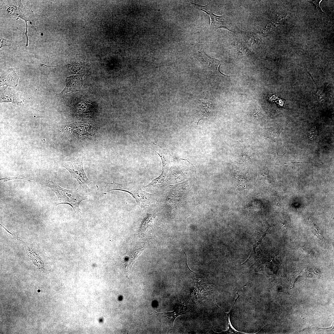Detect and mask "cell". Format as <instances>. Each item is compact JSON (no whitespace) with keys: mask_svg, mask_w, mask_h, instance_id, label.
Listing matches in <instances>:
<instances>
[{"mask_svg":"<svg viewBox=\"0 0 334 334\" xmlns=\"http://www.w3.org/2000/svg\"><path fill=\"white\" fill-rule=\"evenodd\" d=\"M7 11L11 15L20 18L25 21L26 27L25 32H24L19 28L17 27L16 28L25 35L27 38L25 47H27L28 46V39L27 35L28 27L27 22L29 21L32 28L35 31H37L36 25V18L33 11L32 10L31 8H28L24 7L21 1H20L19 2L18 6L14 5L9 6Z\"/></svg>","mask_w":334,"mask_h":334,"instance_id":"cell-6","label":"cell"},{"mask_svg":"<svg viewBox=\"0 0 334 334\" xmlns=\"http://www.w3.org/2000/svg\"><path fill=\"white\" fill-rule=\"evenodd\" d=\"M19 77L13 69H9L0 75V86L6 85L13 88L16 87Z\"/></svg>","mask_w":334,"mask_h":334,"instance_id":"cell-11","label":"cell"},{"mask_svg":"<svg viewBox=\"0 0 334 334\" xmlns=\"http://www.w3.org/2000/svg\"><path fill=\"white\" fill-rule=\"evenodd\" d=\"M322 0H312L309 2L314 4L316 6V9L318 12L321 14H322L324 12L322 10L321 7L320 6V3Z\"/></svg>","mask_w":334,"mask_h":334,"instance_id":"cell-20","label":"cell"},{"mask_svg":"<svg viewBox=\"0 0 334 334\" xmlns=\"http://www.w3.org/2000/svg\"><path fill=\"white\" fill-rule=\"evenodd\" d=\"M104 190L106 192L115 190L127 192L135 199L141 208L148 206L154 202L153 195L143 191L140 185L136 182L118 183L114 182L107 183Z\"/></svg>","mask_w":334,"mask_h":334,"instance_id":"cell-1","label":"cell"},{"mask_svg":"<svg viewBox=\"0 0 334 334\" xmlns=\"http://www.w3.org/2000/svg\"><path fill=\"white\" fill-rule=\"evenodd\" d=\"M194 56L200 62L206 71L211 73H216L225 75L220 71L219 69L221 62L208 55L202 48H199L196 51Z\"/></svg>","mask_w":334,"mask_h":334,"instance_id":"cell-7","label":"cell"},{"mask_svg":"<svg viewBox=\"0 0 334 334\" xmlns=\"http://www.w3.org/2000/svg\"><path fill=\"white\" fill-rule=\"evenodd\" d=\"M83 156L70 162H62L61 166L65 168L70 173L72 177L78 182L83 190L86 192H90L89 186L91 182L84 172L83 165Z\"/></svg>","mask_w":334,"mask_h":334,"instance_id":"cell-3","label":"cell"},{"mask_svg":"<svg viewBox=\"0 0 334 334\" xmlns=\"http://www.w3.org/2000/svg\"><path fill=\"white\" fill-rule=\"evenodd\" d=\"M82 83L81 75H73L68 77L66 79V86L59 95L63 96L68 93L79 91L81 87Z\"/></svg>","mask_w":334,"mask_h":334,"instance_id":"cell-10","label":"cell"},{"mask_svg":"<svg viewBox=\"0 0 334 334\" xmlns=\"http://www.w3.org/2000/svg\"><path fill=\"white\" fill-rule=\"evenodd\" d=\"M318 133V131L316 128L313 127L308 132L307 138L310 140H314L317 136Z\"/></svg>","mask_w":334,"mask_h":334,"instance_id":"cell-17","label":"cell"},{"mask_svg":"<svg viewBox=\"0 0 334 334\" xmlns=\"http://www.w3.org/2000/svg\"><path fill=\"white\" fill-rule=\"evenodd\" d=\"M266 231L262 226L261 228H258L254 235L253 249L251 256L255 253V250L258 246L260 244L261 242L266 234Z\"/></svg>","mask_w":334,"mask_h":334,"instance_id":"cell-16","label":"cell"},{"mask_svg":"<svg viewBox=\"0 0 334 334\" xmlns=\"http://www.w3.org/2000/svg\"><path fill=\"white\" fill-rule=\"evenodd\" d=\"M11 102L19 105H24V101L12 88L3 87L0 89V103Z\"/></svg>","mask_w":334,"mask_h":334,"instance_id":"cell-9","label":"cell"},{"mask_svg":"<svg viewBox=\"0 0 334 334\" xmlns=\"http://www.w3.org/2000/svg\"><path fill=\"white\" fill-rule=\"evenodd\" d=\"M46 184L47 186L57 197L56 206L67 204L71 207L76 213L81 214L79 205L82 201L87 199L86 196L80 195L77 190L64 189L51 181L48 180Z\"/></svg>","mask_w":334,"mask_h":334,"instance_id":"cell-2","label":"cell"},{"mask_svg":"<svg viewBox=\"0 0 334 334\" xmlns=\"http://www.w3.org/2000/svg\"><path fill=\"white\" fill-rule=\"evenodd\" d=\"M201 10L206 13L209 16L211 19L210 26L211 28L216 30L219 28H223L226 29L229 31H232L229 29V23L224 17L214 15L211 9L210 12L201 9Z\"/></svg>","mask_w":334,"mask_h":334,"instance_id":"cell-13","label":"cell"},{"mask_svg":"<svg viewBox=\"0 0 334 334\" xmlns=\"http://www.w3.org/2000/svg\"><path fill=\"white\" fill-rule=\"evenodd\" d=\"M189 302V301L187 300L185 302L184 301L180 304H178L172 312L160 313L155 311L150 314H154L158 316H161L167 318L171 321L173 324L174 320L177 317L180 315L185 314L189 311L191 307Z\"/></svg>","mask_w":334,"mask_h":334,"instance_id":"cell-8","label":"cell"},{"mask_svg":"<svg viewBox=\"0 0 334 334\" xmlns=\"http://www.w3.org/2000/svg\"><path fill=\"white\" fill-rule=\"evenodd\" d=\"M155 216L153 215H148L142 223L138 233L139 236H144L150 229L154 223Z\"/></svg>","mask_w":334,"mask_h":334,"instance_id":"cell-15","label":"cell"},{"mask_svg":"<svg viewBox=\"0 0 334 334\" xmlns=\"http://www.w3.org/2000/svg\"><path fill=\"white\" fill-rule=\"evenodd\" d=\"M0 42L1 43L0 48L2 47L11 46L13 44L11 41H8L2 37H0Z\"/></svg>","mask_w":334,"mask_h":334,"instance_id":"cell-19","label":"cell"},{"mask_svg":"<svg viewBox=\"0 0 334 334\" xmlns=\"http://www.w3.org/2000/svg\"><path fill=\"white\" fill-rule=\"evenodd\" d=\"M215 104L213 97L207 91L204 98L199 100L195 106V113L198 122L212 116L216 112Z\"/></svg>","mask_w":334,"mask_h":334,"instance_id":"cell-5","label":"cell"},{"mask_svg":"<svg viewBox=\"0 0 334 334\" xmlns=\"http://www.w3.org/2000/svg\"><path fill=\"white\" fill-rule=\"evenodd\" d=\"M18 179H24V180H27V181H29V182H33V181H31V180H28V179H25V178H20V177H10V176H6V177H4V178H0V180L1 181H3V183L4 182H6L7 181H10V180H18Z\"/></svg>","mask_w":334,"mask_h":334,"instance_id":"cell-18","label":"cell"},{"mask_svg":"<svg viewBox=\"0 0 334 334\" xmlns=\"http://www.w3.org/2000/svg\"><path fill=\"white\" fill-rule=\"evenodd\" d=\"M144 249L145 246L143 245L139 246L131 251L126 257L124 263V269L128 276L133 264Z\"/></svg>","mask_w":334,"mask_h":334,"instance_id":"cell-12","label":"cell"},{"mask_svg":"<svg viewBox=\"0 0 334 334\" xmlns=\"http://www.w3.org/2000/svg\"><path fill=\"white\" fill-rule=\"evenodd\" d=\"M283 126L280 124H279L274 126L266 129L264 135L266 138L276 142L280 139V133L283 130Z\"/></svg>","mask_w":334,"mask_h":334,"instance_id":"cell-14","label":"cell"},{"mask_svg":"<svg viewBox=\"0 0 334 334\" xmlns=\"http://www.w3.org/2000/svg\"><path fill=\"white\" fill-rule=\"evenodd\" d=\"M156 152L160 156L162 162L161 173L158 178L153 179L146 186L144 187H154L161 185L165 180L168 172L172 162V158L169 152L165 148L160 146L159 144L154 143Z\"/></svg>","mask_w":334,"mask_h":334,"instance_id":"cell-4","label":"cell"}]
</instances>
